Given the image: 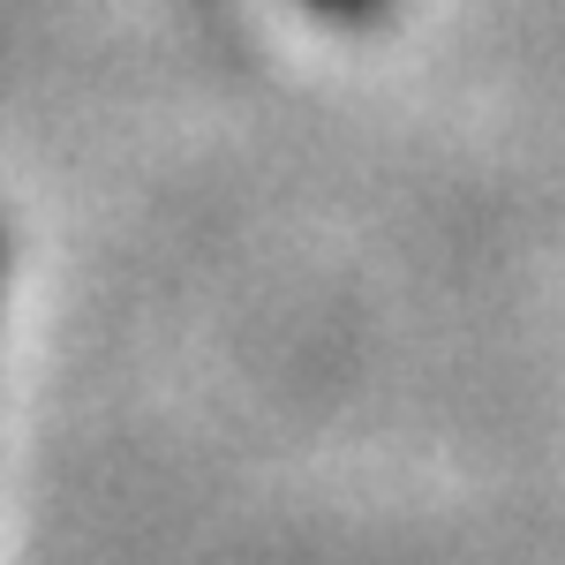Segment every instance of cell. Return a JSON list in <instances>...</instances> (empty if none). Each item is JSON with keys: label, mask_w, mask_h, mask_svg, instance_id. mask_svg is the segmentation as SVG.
Returning a JSON list of instances; mask_svg holds the SVG:
<instances>
[{"label": "cell", "mask_w": 565, "mask_h": 565, "mask_svg": "<svg viewBox=\"0 0 565 565\" xmlns=\"http://www.w3.org/2000/svg\"><path fill=\"white\" fill-rule=\"evenodd\" d=\"M317 23H340V31H370V23H385L392 0H302Z\"/></svg>", "instance_id": "cell-1"}]
</instances>
